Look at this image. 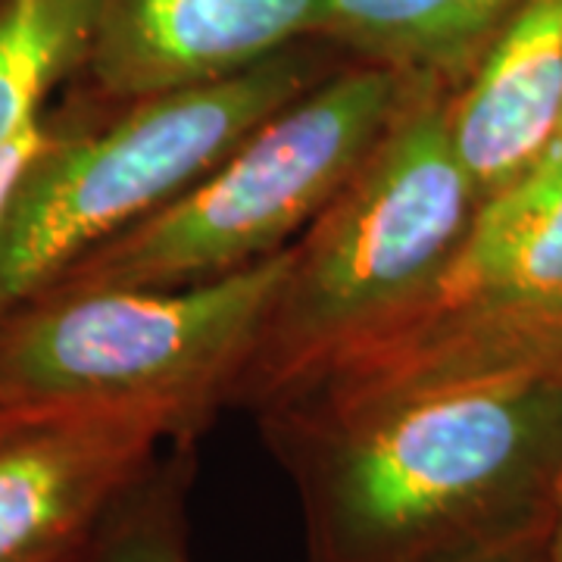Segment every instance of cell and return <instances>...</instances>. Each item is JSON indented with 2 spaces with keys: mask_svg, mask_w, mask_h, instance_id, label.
Listing matches in <instances>:
<instances>
[{
  "mask_svg": "<svg viewBox=\"0 0 562 562\" xmlns=\"http://www.w3.org/2000/svg\"><path fill=\"white\" fill-rule=\"evenodd\" d=\"M257 416L297 487L306 562L460 557L547 522L562 475V382Z\"/></svg>",
  "mask_w": 562,
  "mask_h": 562,
  "instance_id": "6da1fadb",
  "label": "cell"
},
{
  "mask_svg": "<svg viewBox=\"0 0 562 562\" xmlns=\"http://www.w3.org/2000/svg\"><path fill=\"white\" fill-rule=\"evenodd\" d=\"M450 91L416 76L360 169L291 244L232 406L262 409L416 301L457 257L482 201L450 140Z\"/></svg>",
  "mask_w": 562,
  "mask_h": 562,
  "instance_id": "7a4b0ae2",
  "label": "cell"
},
{
  "mask_svg": "<svg viewBox=\"0 0 562 562\" xmlns=\"http://www.w3.org/2000/svg\"><path fill=\"white\" fill-rule=\"evenodd\" d=\"M291 247L228 279L35 294L0 316V422L160 413L198 441L235 403Z\"/></svg>",
  "mask_w": 562,
  "mask_h": 562,
  "instance_id": "3957f363",
  "label": "cell"
},
{
  "mask_svg": "<svg viewBox=\"0 0 562 562\" xmlns=\"http://www.w3.org/2000/svg\"><path fill=\"white\" fill-rule=\"evenodd\" d=\"M350 63L310 38L235 76L128 103L63 128L25 169L0 216V316L35 297L85 250L147 220L213 172L247 135Z\"/></svg>",
  "mask_w": 562,
  "mask_h": 562,
  "instance_id": "277c9868",
  "label": "cell"
},
{
  "mask_svg": "<svg viewBox=\"0 0 562 562\" xmlns=\"http://www.w3.org/2000/svg\"><path fill=\"white\" fill-rule=\"evenodd\" d=\"M531 382H562V157L484 203L428 291L328 353L262 409L347 413Z\"/></svg>",
  "mask_w": 562,
  "mask_h": 562,
  "instance_id": "5b68a950",
  "label": "cell"
},
{
  "mask_svg": "<svg viewBox=\"0 0 562 562\" xmlns=\"http://www.w3.org/2000/svg\"><path fill=\"white\" fill-rule=\"evenodd\" d=\"M416 76L350 60L147 220L85 250L44 291H176L228 279L297 241L360 169Z\"/></svg>",
  "mask_w": 562,
  "mask_h": 562,
  "instance_id": "8992f818",
  "label": "cell"
},
{
  "mask_svg": "<svg viewBox=\"0 0 562 562\" xmlns=\"http://www.w3.org/2000/svg\"><path fill=\"white\" fill-rule=\"evenodd\" d=\"M328 0H94L72 106L88 122L319 38Z\"/></svg>",
  "mask_w": 562,
  "mask_h": 562,
  "instance_id": "52a82bcc",
  "label": "cell"
},
{
  "mask_svg": "<svg viewBox=\"0 0 562 562\" xmlns=\"http://www.w3.org/2000/svg\"><path fill=\"white\" fill-rule=\"evenodd\" d=\"M184 441L160 413H69L0 431V562H79L110 509Z\"/></svg>",
  "mask_w": 562,
  "mask_h": 562,
  "instance_id": "ba28073f",
  "label": "cell"
},
{
  "mask_svg": "<svg viewBox=\"0 0 562 562\" xmlns=\"http://www.w3.org/2000/svg\"><path fill=\"white\" fill-rule=\"evenodd\" d=\"M447 128L482 206L541 169L562 135V0H528L472 76Z\"/></svg>",
  "mask_w": 562,
  "mask_h": 562,
  "instance_id": "9c48e42d",
  "label": "cell"
},
{
  "mask_svg": "<svg viewBox=\"0 0 562 562\" xmlns=\"http://www.w3.org/2000/svg\"><path fill=\"white\" fill-rule=\"evenodd\" d=\"M528 0H328L322 41L347 60L460 88Z\"/></svg>",
  "mask_w": 562,
  "mask_h": 562,
  "instance_id": "30bf717a",
  "label": "cell"
},
{
  "mask_svg": "<svg viewBox=\"0 0 562 562\" xmlns=\"http://www.w3.org/2000/svg\"><path fill=\"white\" fill-rule=\"evenodd\" d=\"M94 0H0V147L85 60Z\"/></svg>",
  "mask_w": 562,
  "mask_h": 562,
  "instance_id": "8fae6325",
  "label": "cell"
},
{
  "mask_svg": "<svg viewBox=\"0 0 562 562\" xmlns=\"http://www.w3.org/2000/svg\"><path fill=\"white\" fill-rule=\"evenodd\" d=\"M194 441H176L125 491L79 562H191L184 501L194 482Z\"/></svg>",
  "mask_w": 562,
  "mask_h": 562,
  "instance_id": "7c38bea8",
  "label": "cell"
},
{
  "mask_svg": "<svg viewBox=\"0 0 562 562\" xmlns=\"http://www.w3.org/2000/svg\"><path fill=\"white\" fill-rule=\"evenodd\" d=\"M63 128V110L60 113H50L44 110L38 120H32L22 128L16 138H10L0 147V216L7 210V203L13 198L16 184L25 176V169L35 162L41 150L57 138V132Z\"/></svg>",
  "mask_w": 562,
  "mask_h": 562,
  "instance_id": "4fadbf2b",
  "label": "cell"
},
{
  "mask_svg": "<svg viewBox=\"0 0 562 562\" xmlns=\"http://www.w3.org/2000/svg\"><path fill=\"white\" fill-rule=\"evenodd\" d=\"M547 522H550V516H547ZM547 522L525 528L503 541L465 550L460 557H450L443 562H547Z\"/></svg>",
  "mask_w": 562,
  "mask_h": 562,
  "instance_id": "5bb4252c",
  "label": "cell"
},
{
  "mask_svg": "<svg viewBox=\"0 0 562 562\" xmlns=\"http://www.w3.org/2000/svg\"><path fill=\"white\" fill-rule=\"evenodd\" d=\"M547 562H562V475L550 501V522H547Z\"/></svg>",
  "mask_w": 562,
  "mask_h": 562,
  "instance_id": "9a60e30c",
  "label": "cell"
},
{
  "mask_svg": "<svg viewBox=\"0 0 562 562\" xmlns=\"http://www.w3.org/2000/svg\"><path fill=\"white\" fill-rule=\"evenodd\" d=\"M553 157H562V135H560V140H557V147H553V154H550L547 160H553Z\"/></svg>",
  "mask_w": 562,
  "mask_h": 562,
  "instance_id": "2e32d148",
  "label": "cell"
},
{
  "mask_svg": "<svg viewBox=\"0 0 562 562\" xmlns=\"http://www.w3.org/2000/svg\"><path fill=\"white\" fill-rule=\"evenodd\" d=\"M10 425H13V422H0V431H3V428H10Z\"/></svg>",
  "mask_w": 562,
  "mask_h": 562,
  "instance_id": "e0dca14e",
  "label": "cell"
}]
</instances>
